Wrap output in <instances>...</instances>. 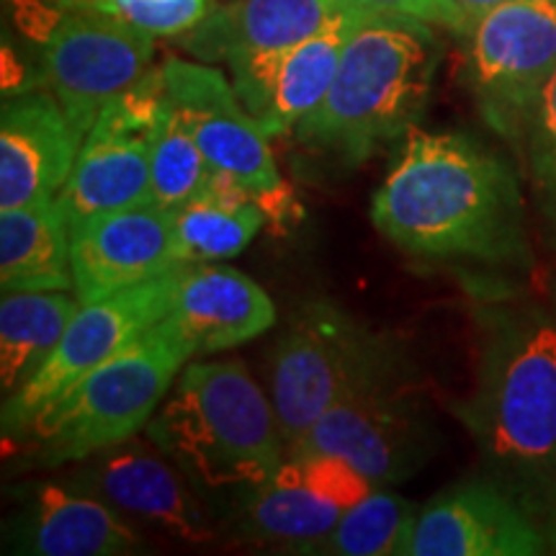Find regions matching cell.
<instances>
[{"label":"cell","instance_id":"obj_1","mask_svg":"<svg viewBox=\"0 0 556 556\" xmlns=\"http://www.w3.org/2000/svg\"><path fill=\"white\" fill-rule=\"evenodd\" d=\"M371 219L394 248L417 258L531 263L516 173L458 131H407L374 193Z\"/></svg>","mask_w":556,"mask_h":556},{"label":"cell","instance_id":"obj_2","mask_svg":"<svg viewBox=\"0 0 556 556\" xmlns=\"http://www.w3.org/2000/svg\"><path fill=\"white\" fill-rule=\"evenodd\" d=\"M486 471L536 518L556 507V319L536 304L482 315L475 389L458 402Z\"/></svg>","mask_w":556,"mask_h":556},{"label":"cell","instance_id":"obj_3","mask_svg":"<svg viewBox=\"0 0 556 556\" xmlns=\"http://www.w3.org/2000/svg\"><path fill=\"white\" fill-rule=\"evenodd\" d=\"M438 41L422 21L371 13L348 39L336 80L296 124L302 144L358 165L381 144L407 135L426 111Z\"/></svg>","mask_w":556,"mask_h":556},{"label":"cell","instance_id":"obj_4","mask_svg":"<svg viewBox=\"0 0 556 556\" xmlns=\"http://www.w3.org/2000/svg\"><path fill=\"white\" fill-rule=\"evenodd\" d=\"M144 435L206 492L238 495L287 458L274 402L240 361L191 364Z\"/></svg>","mask_w":556,"mask_h":556},{"label":"cell","instance_id":"obj_5","mask_svg":"<svg viewBox=\"0 0 556 556\" xmlns=\"http://www.w3.org/2000/svg\"><path fill=\"white\" fill-rule=\"evenodd\" d=\"M191 356L189 340L165 317L58 402L41 407L11 441L24 443L26 467L41 469L78 464L129 441L148 428Z\"/></svg>","mask_w":556,"mask_h":556},{"label":"cell","instance_id":"obj_6","mask_svg":"<svg viewBox=\"0 0 556 556\" xmlns=\"http://www.w3.org/2000/svg\"><path fill=\"white\" fill-rule=\"evenodd\" d=\"M400 379L402 356L392 340L332 304L304 307L270 361V402L287 448L343 400Z\"/></svg>","mask_w":556,"mask_h":556},{"label":"cell","instance_id":"obj_7","mask_svg":"<svg viewBox=\"0 0 556 556\" xmlns=\"http://www.w3.org/2000/svg\"><path fill=\"white\" fill-rule=\"evenodd\" d=\"M24 29L39 41L47 86L83 139L111 101L150 73L155 52L150 31L88 5L26 3Z\"/></svg>","mask_w":556,"mask_h":556},{"label":"cell","instance_id":"obj_8","mask_svg":"<svg viewBox=\"0 0 556 556\" xmlns=\"http://www.w3.org/2000/svg\"><path fill=\"white\" fill-rule=\"evenodd\" d=\"M469 80L484 122L523 150L539 96L556 70V0H510L467 34Z\"/></svg>","mask_w":556,"mask_h":556},{"label":"cell","instance_id":"obj_9","mask_svg":"<svg viewBox=\"0 0 556 556\" xmlns=\"http://www.w3.org/2000/svg\"><path fill=\"white\" fill-rule=\"evenodd\" d=\"M165 111L160 70L111 101L83 139L58 208L67 227L96 214L152 201V148Z\"/></svg>","mask_w":556,"mask_h":556},{"label":"cell","instance_id":"obj_10","mask_svg":"<svg viewBox=\"0 0 556 556\" xmlns=\"http://www.w3.org/2000/svg\"><path fill=\"white\" fill-rule=\"evenodd\" d=\"M180 266L137 287L80 304L60 345L29 387L3 402V438L11 441L41 407L58 402L93 368L106 364L116 353L163 323L173 309Z\"/></svg>","mask_w":556,"mask_h":556},{"label":"cell","instance_id":"obj_11","mask_svg":"<svg viewBox=\"0 0 556 556\" xmlns=\"http://www.w3.org/2000/svg\"><path fill=\"white\" fill-rule=\"evenodd\" d=\"M160 78L208 165L248 189L268 219H276V214L283 217L289 204L287 184L278 176L266 129L245 109L235 86L219 70L180 58L165 60Z\"/></svg>","mask_w":556,"mask_h":556},{"label":"cell","instance_id":"obj_12","mask_svg":"<svg viewBox=\"0 0 556 556\" xmlns=\"http://www.w3.org/2000/svg\"><path fill=\"white\" fill-rule=\"evenodd\" d=\"M287 451L338 456L377 486L397 484L426 467L433 430L422 402L400 379L343 400Z\"/></svg>","mask_w":556,"mask_h":556},{"label":"cell","instance_id":"obj_13","mask_svg":"<svg viewBox=\"0 0 556 556\" xmlns=\"http://www.w3.org/2000/svg\"><path fill=\"white\" fill-rule=\"evenodd\" d=\"M377 484L343 458L287 451L266 482L235 495L238 528L255 541L307 554Z\"/></svg>","mask_w":556,"mask_h":556},{"label":"cell","instance_id":"obj_14","mask_svg":"<svg viewBox=\"0 0 556 556\" xmlns=\"http://www.w3.org/2000/svg\"><path fill=\"white\" fill-rule=\"evenodd\" d=\"M78 464L70 486L103 500L122 516L186 544H206L217 536L191 479L150 438L137 441L135 435Z\"/></svg>","mask_w":556,"mask_h":556},{"label":"cell","instance_id":"obj_15","mask_svg":"<svg viewBox=\"0 0 556 556\" xmlns=\"http://www.w3.org/2000/svg\"><path fill=\"white\" fill-rule=\"evenodd\" d=\"M548 536L520 500L495 479H471L417 510L405 556H536Z\"/></svg>","mask_w":556,"mask_h":556},{"label":"cell","instance_id":"obj_16","mask_svg":"<svg viewBox=\"0 0 556 556\" xmlns=\"http://www.w3.org/2000/svg\"><path fill=\"white\" fill-rule=\"evenodd\" d=\"M73 294L80 304L189 266L180 258L170 212L155 201L96 214L70 227Z\"/></svg>","mask_w":556,"mask_h":556},{"label":"cell","instance_id":"obj_17","mask_svg":"<svg viewBox=\"0 0 556 556\" xmlns=\"http://www.w3.org/2000/svg\"><path fill=\"white\" fill-rule=\"evenodd\" d=\"M371 13L379 11L353 9L291 50L229 65L240 101L268 137L291 135L296 124L323 103L336 80L348 39Z\"/></svg>","mask_w":556,"mask_h":556},{"label":"cell","instance_id":"obj_18","mask_svg":"<svg viewBox=\"0 0 556 556\" xmlns=\"http://www.w3.org/2000/svg\"><path fill=\"white\" fill-rule=\"evenodd\" d=\"M83 148L52 93L26 90L3 101L0 114V212L58 199Z\"/></svg>","mask_w":556,"mask_h":556},{"label":"cell","instance_id":"obj_19","mask_svg":"<svg viewBox=\"0 0 556 556\" xmlns=\"http://www.w3.org/2000/svg\"><path fill=\"white\" fill-rule=\"evenodd\" d=\"M144 539L129 518L73 486L41 482L9 520L5 552L31 556H124Z\"/></svg>","mask_w":556,"mask_h":556},{"label":"cell","instance_id":"obj_20","mask_svg":"<svg viewBox=\"0 0 556 556\" xmlns=\"http://www.w3.org/2000/svg\"><path fill=\"white\" fill-rule=\"evenodd\" d=\"M353 9L366 5L358 0H235L208 11L201 24L186 31V47L204 60L235 65L291 50Z\"/></svg>","mask_w":556,"mask_h":556},{"label":"cell","instance_id":"obj_21","mask_svg":"<svg viewBox=\"0 0 556 556\" xmlns=\"http://www.w3.org/2000/svg\"><path fill=\"white\" fill-rule=\"evenodd\" d=\"M193 356L219 353L258 338L276 323L270 296L238 268L197 263L180 274L168 315Z\"/></svg>","mask_w":556,"mask_h":556},{"label":"cell","instance_id":"obj_22","mask_svg":"<svg viewBox=\"0 0 556 556\" xmlns=\"http://www.w3.org/2000/svg\"><path fill=\"white\" fill-rule=\"evenodd\" d=\"M0 287L73 291L70 227L54 199L0 212Z\"/></svg>","mask_w":556,"mask_h":556},{"label":"cell","instance_id":"obj_23","mask_svg":"<svg viewBox=\"0 0 556 556\" xmlns=\"http://www.w3.org/2000/svg\"><path fill=\"white\" fill-rule=\"evenodd\" d=\"M80 309L67 291H13L0 302V392L3 402L39 377Z\"/></svg>","mask_w":556,"mask_h":556},{"label":"cell","instance_id":"obj_24","mask_svg":"<svg viewBox=\"0 0 556 556\" xmlns=\"http://www.w3.org/2000/svg\"><path fill=\"white\" fill-rule=\"evenodd\" d=\"M180 258L189 266L235 258L253 242L268 214L238 180L214 170L206 191L170 212Z\"/></svg>","mask_w":556,"mask_h":556},{"label":"cell","instance_id":"obj_25","mask_svg":"<svg viewBox=\"0 0 556 556\" xmlns=\"http://www.w3.org/2000/svg\"><path fill=\"white\" fill-rule=\"evenodd\" d=\"M417 510L394 492L371 490L307 554L405 556Z\"/></svg>","mask_w":556,"mask_h":556},{"label":"cell","instance_id":"obj_26","mask_svg":"<svg viewBox=\"0 0 556 556\" xmlns=\"http://www.w3.org/2000/svg\"><path fill=\"white\" fill-rule=\"evenodd\" d=\"M212 176L214 168L208 165L204 150L165 96V111L152 148V201L165 212H176L201 197Z\"/></svg>","mask_w":556,"mask_h":556},{"label":"cell","instance_id":"obj_27","mask_svg":"<svg viewBox=\"0 0 556 556\" xmlns=\"http://www.w3.org/2000/svg\"><path fill=\"white\" fill-rule=\"evenodd\" d=\"M523 155L541 212L556 227V70L541 90L528 124Z\"/></svg>","mask_w":556,"mask_h":556},{"label":"cell","instance_id":"obj_28","mask_svg":"<svg viewBox=\"0 0 556 556\" xmlns=\"http://www.w3.org/2000/svg\"><path fill=\"white\" fill-rule=\"evenodd\" d=\"M103 11L116 13L152 37H176L208 16V0H106Z\"/></svg>","mask_w":556,"mask_h":556},{"label":"cell","instance_id":"obj_29","mask_svg":"<svg viewBox=\"0 0 556 556\" xmlns=\"http://www.w3.org/2000/svg\"><path fill=\"white\" fill-rule=\"evenodd\" d=\"M358 3L379 13H394V16L422 21L428 26H443L464 37V24L451 0H358Z\"/></svg>","mask_w":556,"mask_h":556},{"label":"cell","instance_id":"obj_30","mask_svg":"<svg viewBox=\"0 0 556 556\" xmlns=\"http://www.w3.org/2000/svg\"><path fill=\"white\" fill-rule=\"evenodd\" d=\"M503 3H510V0H451V5H454L458 18H462L464 24V37H467L471 26L477 24V18H482L486 11L497 9V5Z\"/></svg>","mask_w":556,"mask_h":556},{"label":"cell","instance_id":"obj_31","mask_svg":"<svg viewBox=\"0 0 556 556\" xmlns=\"http://www.w3.org/2000/svg\"><path fill=\"white\" fill-rule=\"evenodd\" d=\"M52 3L60 5H88V9H103L106 0H52Z\"/></svg>","mask_w":556,"mask_h":556},{"label":"cell","instance_id":"obj_32","mask_svg":"<svg viewBox=\"0 0 556 556\" xmlns=\"http://www.w3.org/2000/svg\"><path fill=\"white\" fill-rule=\"evenodd\" d=\"M546 536H548V546H552V552H556V507L552 510V516H548Z\"/></svg>","mask_w":556,"mask_h":556}]
</instances>
